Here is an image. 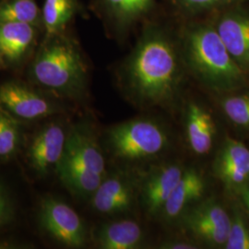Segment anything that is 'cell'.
Instances as JSON below:
<instances>
[{"label": "cell", "mask_w": 249, "mask_h": 249, "mask_svg": "<svg viewBox=\"0 0 249 249\" xmlns=\"http://www.w3.org/2000/svg\"><path fill=\"white\" fill-rule=\"evenodd\" d=\"M181 59L163 32L147 31L124 66V84L134 101L156 107L174 100L182 80Z\"/></svg>", "instance_id": "6da1fadb"}, {"label": "cell", "mask_w": 249, "mask_h": 249, "mask_svg": "<svg viewBox=\"0 0 249 249\" xmlns=\"http://www.w3.org/2000/svg\"><path fill=\"white\" fill-rule=\"evenodd\" d=\"M182 59L197 80L217 92L240 89L249 80L232 59L213 23L187 28L182 38Z\"/></svg>", "instance_id": "7a4b0ae2"}, {"label": "cell", "mask_w": 249, "mask_h": 249, "mask_svg": "<svg viewBox=\"0 0 249 249\" xmlns=\"http://www.w3.org/2000/svg\"><path fill=\"white\" fill-rule=\"evenodd\" d=\"M55 171L73 194L91 196L106 178V160L95 139L80 128L67 136Z\"/></svg>", "instance_id": "3957f363"}, {"label": "cell", "mask_w": 249, "mask_h": 249, "mask_svg": "<svg viewBox=\"0 0 249 249\" xmlns=\"http://www.w3.org/2000/svg\"><path fill=\"white\" fill-rule=\"evenodd\" d=\"M50 37L34 62L33 77L45 88L65 95H76L85 86L86 64L73 43L58 35Z\"/></svg>", "instance_id": "277c9868"}, {"label": "cell", "mask_w": 249, "mask_h": 249, "mask_svg": "<svg viewBox=\"0 0 249 249\" xmlns=\"http://www.w3.org/2000/svg\"><path fill=\"white\" fill-rule=\"evenodd\" d=\"M109 143L117 158L142 160L158 156L168 146L164 129L149 119H135L117 124L108 134Z\"/></svg>", "instance_id": "5b68a950"}, {"label": "cell", "mask_w": 249, "mask_h": 249, "mask_svg": "<svg viewBox=\"0 0 249 249\" xmlns=\"http://www.w3.org/2000/svg\"><path fill=\"white\" fill-rule=\"evenodd\" d=\"M182 215L184 226L198 240L213 247L224 248L231 217L222 205L215 200H207L195 205Z\"/></svg>", "instance_id": "8992f818"}, {"label": "cell", "mask_w": 249, "mask_h": 249, "mask_svg": "<svg viewBox=\"0 0 249 249\" xmlns=\"http://www.w3.org/2000/svg\"><path fill=\"white\" fill-rule=\"evenodd\" d=\"M40 223L55 240L71 248L86 243V229L80 215L70 205L54 197H46L40 208Z\"/></svg>", "instance_id": "52a82bcc"}, {"label": "cell", "mask_w": 249, "mask_h": 249, "mask_svg": "<svg viewBox=\"0 0 249 249\" xmlns=\"http://www.w3.org/2000/svg\"><path fill=\"white\" fill-rule=\"evenodd\" d=\"M213 25L232 59L249 79V10H225Z\"/></svg>", "instance_id": "ba28073f"}, {"label": "cell", "mask_w": 249, "mask_h": 249, "mask_svg": "<svg viewBox=\"0 0 249 249\" xmlns=\"http://www.w3.org/2000/svg\"><path fill=\"white\" fill-rule=\"evenodd\" d=\"M214 173L228 189L240 191L249 183V148L227 138L214 162Z\"/></svg>", "instance_id": "9c48e42d"}, {"label": "cell", "mask_w": 249, "mask_h": 249, "mask_svg": "<svg viewBox=\"0 0 249 249\" xmlns=\"http://www.w3.org/2000/svg\"><path fill=\"white\" fill-rule=\"evenodd\" d=\"M0 105L14 116L34 120L53 114V106L45 97L15 82L0 87Z\"/></svg>", "instance_id": "30bf717a"}, {"label": "cell", "mask_w": 249, "mask_h": 249, "mask_svg": "<svg viewBox=\"0 0 249 249\" xmlns=\"http://www.w3.org/2000/svg\"><path fill=\"white\" fill-rule=\"evenodd\" d=\"M67 136L58 124L46 125L36 135L29 149V160L36 172L45 175L55 170L62 157Z\"/></svg>", "instance_id": "8fae6325"}, {"label": "cell", "mask_w": 249, "mask_h": 249, "mask_svg": "<svg viewBox=\"0 0 249 249\" xmlns=\"http://www.w3.org/2000/svg\"><path fill=\"white\" fill-rule=\"evenodd\" d=\"M185 170L178 163H168L151 171L142 185V197L150 214L160 213Z\"/></svg>", "instance_id": "7c38bea8"}, {"label": "cell", "mask_w": 249, "mask_h": 249, "mask_svg": "<svg viewBox=\"0 0 249 249\" xmlns=\"http://www.w3.org/2000/svg\"><path fill=\"white\" fill-rule=\"evenodd\" d=\"M134 189L130 182L119 176L105 178L91 196L93 209L102 214H117L130 210Z\"/></svg>", "instance_id": "4fadbf2b"}, {"label": "cell", "mask_w": 249, "mask_h": 249, "mask_svg": "<svg viewBox=\"0 0 249 249\" xmlns=\"http://www.w3.org/2000/svg\"><path fill=\"white\" fill-rule=\"evenodd\" d=\"M185 120L190 150L196 155L209 154L216 136V124L210 112L199 104L192 102L187 106Z\"/></svg>", "instance_id": "5bb4252c"}, {"label": "cell", "mask_w": 249, "mask_h": 249, "mask_svg": "<svg viewBox=\"0 0 249 249\" xmlns=\"http://www.w3.org/2000/svg\"><path fill=\"white\" fill-rule=\"evenodd\" d=\"M205 187V179L200 172L193 168L185 170L161 211L164 218L174 220L181 216L202 197Z\"/></svg>", "instance_id": "9a60e30c"}, {"label": "cell", "mask_w": 249, "mask_h": 249, "mask_svg": "<svg viewBox=\"0 0 249 249\" xmlns=\"http://www.w3.org/2000/svg\"><path fill=\"white\" fill-rule=\"evenodd\" d=\"M142 240V228L131 220L108 223L97 234L98 245L104 249H135L141 246Z\"/></svg>", "instance_id": "2e32d148"}, {"label": "cell", "mask_w": 249, "mask_h": 249, "mask_svg": "<svg viewBox=\"0 0 249 249\" xmlns=\"http://www.w3.org/2000/svg\"><path fill=\"white\" fill-rule=\"evenodd\" d=\"M35 39L34 25L24 22H0V53L9 61L24 55Z\"/></svg>", "instance_id": "e0dca14e"}, {"label": "cell", "mask_w": 249, "mask_h": 249, "mask_svg": "<svg viewBox=\"0 0 249 249\" xmlns=\"http://www.w3.org/2000/svg\"><path fill=\"white\" fill-rule=\"evenodd\" d=\"M76 10L75 0H45L43 18L48 36L59 35Z\"/></svg>", "instance_id": "ac0fdd59"}, {"label": "cell", "mask_w": 249, "mask_h": 249, "mask_svg": "<svg viewBox=\"0 0 249 249\" xmlns=\"http://www.w3.org/2000/svg\"><path fill=\"white\" fill-rule=\"evenodd\" d=\"M39 9L34 0H12L0 5V22H24L35 25L39 21Z\"/></svg>", "instance_id": "d6986e66"}, {"label": "cell", "mask_w": 249, "mask_h": 249, "mask_svg": "<svg viewBox=\"0 0 249 249\" xmlns=\"http://www.w3.org/2000/svg\"><path fill=\"white\" fill-rule=\"evenodd\" d=\"M221 107L231 123L249 127V92L228 95L222 101Z\"/></svg>", "instance_id": "ffe728a7"}, {"label": "cell", "mask_w": 249, "mask_h": 249, "mask_svg": "<svg viewBox=\"0 0 249 249\" xmlns=\"http://www.w3.org/2000/svg\"><path fill=\"white\" fill-rule=\"evenodd\" d=\"M19 144V130L14 119L0 109V158L12 156Z\"/></svg>", "instance_id": "44dd1931"}, {"label": "cell", "mask_w": 249, "mask_h": 249, "mask_svg": "<svg viewBox=\"0 0 249 249\" xmlns=\"http://www.w3.org/2000/svg\"><path fill=\"white\" fill-rule=\"evenodd\" d=\"M224 249H249V225L239 208L233 211L231 228Z\"/></svg>", "instance_id": "7402d4cb"}, {"label": "cell", "mask_w": 249, "mask_h": 249, "mask_svg": "<svg viewBox=\"0 0 249 249\" xmlns=\"http://www.w3.org/2000/svg\"><path fill=\"white\" fill-rule=\"evenodd\" d=\"M107 12L122 26L132 23L131 6L132 0H104Z\"/></svg>", "instance_id": "603a6c76"}, {"label": "cell", "mask_w": 249, "mask_h": 249, "mask_svg": "<svg viewBox=\"0 0 249 249\" xmlns=\"http://www.w3.org/2000/svg\"><path fill=\"white\" fill-rule=\"evenodd\" d=\"M179 8L187 12L196 13L215 9L218 7L232 5L244 0H174Z\"/></svg>", "instance_id": "cb8c5ba5"}, {"label": "cell", "mask_w": 249, "mask_h": 249, "mask_svg": "<svg viewBox=\"0 0 249 249\" xmlns=\"http://www.w3.org/2000/svg\"><path fill=\"white\" fill-rule=\"evenodd\" d=\"M14 217V208L7 189L0 184V227L9 224Z\"/></svg>", "instance_id": "d4e9b609"}, {"label": "cell", "mask_w": 249, "mask_h": 249, "mask_svg": "<svg viewBox=\"0 0 249 249\" xmlns=\"http://www.w3.org/2000/svg\"><path fill=\"white\" fill-rule=\"evenodd\" d=\"M154 0H132L131 19L132 23L143 17L150 9Z\"/></svg>", "instance_id": "484cf974"}, {"label": "cell", "mask_w": 249, "mask_h": 249, "mask_svg": "<svg viewBox=\"0 0 249 249\" xmlns=\"http://www.w3.org/2000/svg\"><path fill=\"white\" fill-rule=\"evenodd\" d=\"M164 249H197L194 244L189 242H183V241H169L163 243L160 247Z\"/></svg>", "instance_id": "4316f807"}, {"label": "cell", "mask_w": 249, "mask_h": 249, "mask_svg": "<svg viewBox=\"0 0 249 249\" xmlns=\"http://www.w3.org/2000/svg\"><path fill=\"white\" fill-rule=\"evenodd\" d=\"M239 193H240L242 201L245 205L246 210H247V212H248L249 215V183L241 189Z\"/></svg>", "instance_id": "83f0119b"}]
</instances>
